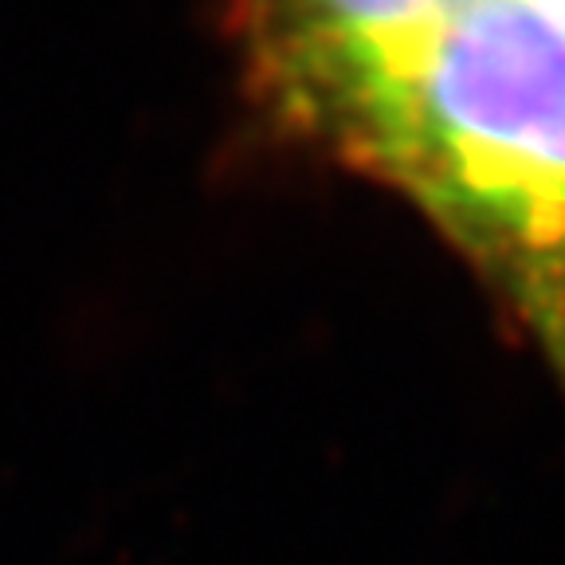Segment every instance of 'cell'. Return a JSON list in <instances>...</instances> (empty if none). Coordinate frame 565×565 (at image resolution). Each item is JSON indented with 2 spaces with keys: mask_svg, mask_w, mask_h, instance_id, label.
Segmentation results:
<instances>
[{
  "mask_svg": "<svg viewBox=\"0 0 565 565\" xmlns=\"http://www.w3.org/2000/svg\"><path fill=\"white\" fill-rule=\"evenodd\" d=\"M315 150L433 221L565 381V24L468 0Z\"/></svg>",
  "mask_w": 565,
  "mask_h": 565,
  "instance_id": "6da1fadb",
  "label": "cell"
},
{
  "mask_svg": "<svg viewBox=\"0 0 565 565\" xmlns=\"http://www.w3.org/2000/svg\"><path fill=\"white\" fill-rule=\"evenodd\" d=\"M468 0H239L247 90L282 134L318 146L345 106L413 60Z\"/></svg>",
  "mask_w": 565,
  "mask_h": 565,
  "instance_id": "7a4b0ae2",
  "label": "cell"
},
{
  "mask_svg": "<svg viewBox=\"0 0 565 565\" xmlns=\"http://www.w3.org/2000/svg\"><path fill=\"white\" fill-rule=\"evenodd\" d=\"M534 4H539V9H546L557 24H565V0H534Z\"/></svg>",
  "mask_w": 565,
  "mask_h": 565,
  "instance_id": "3957f363",
  "label": "cell"
}]
</instances>
